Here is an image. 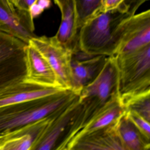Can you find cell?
Here are the masks:
<instances>
[{
	"instance_id": "6da1fadb",
	"label": "cell",
	"mask_w": 150,
	"mask_h": 150,
	"mask_svg": "<svg viewBox=\"0 0 150 150\" xmlns=\"http://www.w3.org/2000/svg\"><path fill=\"white\" fill-rule=\"evenodd\" d=\"M148 1L125 0L117 8L89 19L80 29V51L90 56L109 57L110 45L115 33Z\"/></svg>"
},
{
	"instance_id": "7a4b0ae2",
	"label": "cell",
	"mask_w": 150,
	"mask_h": 150,
	"mask_svg": "<svg viewBox=\"0 0 150 150\" xmlns=\"http://www.w3.org/2000/svg\"><path fill=\"white\" fill-rule=\"evenodd\" d=\"M78 95L68 90L52 96L0 108V135L48 116Z\"/></svg>"
},
{
	"instance_id": "3957f363",
	"label": "cell",
	"mask_w": 150,
	"mask_h": 150,
	"mask_svg": "<svg viewBox=\"0 0 150 150\" xmlns=\"http://www.w3.org/2000/svg\"><path fill=\"white\" fill-rule=\"evenodd\" d=\"M114 56L119 69V97L150 92V44Z\"/></svg>"
},
{
	"instance_id": "277c9868",
	"label": "cell",
	"mask_w": 150,
	"mask_h": 150,
	"mask_svg": "<svg viewBox=\"0 0 150 150\" xmlns=\"http://www.w3.org/2000/svg\"><path fill=\"white\" fill-rule=\"evenodd\" d=\"M150 44V10L135 14L124 23L111 39L110 56L124 55Z\"/></svg>"
},
{
	"instance_id": "5b68a950",
	"label": "cell",
	"mask_w": 150,
	"mask_h": 150,
	"mask_svg": "<svg viewBox=\"0 0 150 150\" xmlns=\"http://www.w3.org/2000/svg\"><path fill=\"white\" fill-rule=\"evenodd\" d=\"M28 44L35 48L50 66L59 86L71 90V63L73 52L62 44L55 36H35L30 40Z\"/></svg>"
},
{
	"instance_id": "8992f818",
	"label": "cell",
	"mask_w": 150,
	"mask_h": 150,
	"mask_svg": "<svg viewBox=\"0 0 150 150\" xmlns=\"http://www.w3.org/2000/svg\"><path fill=\"white\" fill-rule=\"evenodd\" d=\"M119 72L114 56L108 57L102 68L91 82L83 88L80 101L93 102L103 106L111 99L119 98Z\"/></svg>"
},
{
	"instance_id": "52a82bcc",
	"label": "cell",
	"mask_w": 150,
	"mask_h": 150,
	"mask_svg": "<svg viewBox=\"0 0 150 150\" xmlns=\"http://www.w3.org/2000/svg\"><path fill=\"white\" fill-rule=\"evenodd\" d=\"M81 105L79 96L54 111L32 150L54 149L62 133L73 123Z\"/></svg>"
},
{
	"instance_id": "ba28073f",
	"label": "cell",
	"mask_w": 150,
	"mask_h": 150,
	"mask_svg": "<svg viewBox=\"0 0 150 150\" xmlns=\"http://www.w3.org/2000/svg\"><path fill=\"white\" fill-rule=\"evenodd\" d=\"M23 76H17L0 84V108L52 96L68 90L27 83L23 81Z\"/></svg>"
},
{
	"instance_id": "9c48e42d",
	"label": "cell",
	"mask_w": 150,
	"mask_h": 150,
	"mask_svg": "<svg viewBox=\"0 0 150 150\" xmlns=\"http://www.w3.org/2000/svg\"><path fill=\"white\" fill-rule=\"evenodd\" d=\"M34 20L29 11L21 10L11 0H0V31L28 44L35 36Z\"/></svg>"
},
{
	"instance_id": "30bf717a",
	"label": "cell",
	"mask_w": 150,
	"mask_h": 150,
	"mask_svg": "<svg viewBox=\"0 0 150 150\" xmlns=\"http://www.w3.org/2000/svg\"><path fill=\"white\" fill-rule=\"evenodd\" d=\"M24 65L25 73L23 81L41 86L61 88L50 66L35 48L29 44L24 49Z\"/></svg>"
},
{
	"instance_id": "8fae6325",
	"label": "cell",
	"mask_w": 150,
	"mask_h": 150,
	"mask_svg": "<svg viewBox=\"0 0 150 150\" xmlns=\"http://www.w3.org/2000/svg\"><path fill=\"white\" fill-rule=\"evenodd\" d=\"M51 117L52 114L42 119L0 135V150H32Z\"/></svg>"
},
{
	"instance_id": "7c38bea8",
	"label": "cell",
	"mask_w": 150,
	"mask_h": 150,
	"mask_svg": "<svg viewBox=\"0 0 150 150\" xmlns=\"http://www.w3.org/2000/svg\"><path fill=\"white\" fill-rule=\"evenodd\" d=\"M125 112L119 98L111 99L93 113L83 128L74 137L66 150H71L84 136L109 126Z\"/></svg>"
},
{
	"instance_id": "4fadbf2b",
	"label": "cell",
	"mask_w": 150,
	"mask_h": 150,
	"mask_svg": "<svg viewBox=\"0 0 150 150\" xmlns=\"http://www.w3.org/2000/svg\"><path fill=\"white\" fill-rule=\"evenodd\" d=\"M105 56H90L86 58H76L72 56L71 63V89L79 95L84 87L97 76L107 58Z\"/></svg>"
},
{
	"instance_id": "5bb4252c",
	"label": "cell",
	"mask_w": 150,
	"mask_h": 150,
	"mask_svg": "<svg viewBox=\"0 0 150 150\" xmlns=\"http://www.w3.org/2000/svg\"><path fill=\"white\" fill-rule=\"evenodd\" d=\"M116 121L108 127L84 136L78 140L72 149L125 150L117 132Z\"/></svg>"
},
{
	"instance_id": "9a60e30c",
	"label": "cell",
	"mask_w": 150,
	"mask_h": 150,
	"mask_svg": "<svg viewBox=\"0 0 150 150\" xmlns=\"http://www.w3.org/2000/svg\"><path fill=\"white\" fill-rule=\"evenodd\" d=\"M74 0H70L61 13V22L55 37L73 54L80 51Z\"/></svg>"
},
{
	"instance_id": "2e32d148",
	"label": "cell",
	"mask_w": 150,
	"mask_h": 150,
	"mask_svg": "<svg viewBox=\"0 0 150 150\" xmlns=\"http://www.w3.org/2000/svg\"><path fill=\"white\" fill-rule=\"evenodd\" d=\"M116 129L125 150L150 149V139L144 136L130 120L126 111L117 120Z\"/></svg>"
},
{
	"instance_id": "e0dca14e",
	"label": "cell",
	"mask_w": 150,
	"mask_h": 150,
	"mask_svg": "<svg viewBox=\"0 0 150 150\" xmlns=\"http://www.w3.org/2000/svg\"><path fill=\"white\" fill-rule=\"evenodd\" d=\"M27 45L20 39L3 32L0 37V67L23 58Z\"/></svg>"
},
{
	"instance_id": "ac0fdd59",
	"label": "cell",
	"mask_w": 150,
	"mask_h": 150,
	"mask_svg": "<svg viewBox=\"0 0 150 150\" xmlns=\"http://www.w3.org/2000/svg\"><path fill=\"white\" fill-rule=\"evenodd\" d=\"M125 111L131 110L150 121V92L119 98Z\"/></svg>"
},
{
	"instance_id": "d6986e66",
	"label": "cell",
	"mask_w": 150,
	"mask_h": 150,
	"mask_svg": "<svg viewBox=\"0 0 150 150\" xmlns=\"http://www.w3.org/2000/svg\"><path fill=\"white\" fill-rule=\"evenodd\" d=\"M103 0H74L76 16V26L81 28L93 17L99 10Z\"/></svg>"
},
{
	"instance_id": "ffe728a7",
	"label": "cell",
	"mask_w": 150,
	"mask_h": 150,
	"mask_svg": "<svg viewBox=\"0 0 150 150\" xmlns=\"http://www.w3.org/2000/svg\"><path fill=\"white\" fill-rule=\"evenodd\" d=\"M126 112L130 120L140 132L147 138L150 139V122L134 111L128 110Z\"/></svg>"
},
{
	"instance_id": "44dd1931",
	"label": "cell",
	"mask_w": 150,
	"mask_h": 150,
	"mask_svg": "<svg viewBox=\"0 0 150 150\" xmlns=\"http://www.w3.org/2000/svg\"><path fill=\"white\" fill-rule=\"evenodd\" d=\"M125 0H103L101 6L93 16L117 8Z\"/></svg>"
},
{
	"instance_id": "7402d4cb",
	"label": "cell",
	"mask_w": 150,
	"mask_h": 150,
	"mask_svg": "<svg viewBox=\"0 0 150 150\" xmlns=\"http://www.w3.org/2000/svg\"><path fill=\"white\" fill-rule=\"evenodd\" d=\"M45 10L40 7L39 5L36 2L31 5L29 10L30 16L33 20L42 14V13Z\"/></svg>"
},
{
	"instance_id": "603a6c76",
	"label": "cell",
	"mask_w": 150,
	"mask_h": 150,
	"mask_svg": "<svg viewBox=\"0 0 150 150\" xmlns=\"http://www.w3.org/2000/svg\"><path fill=\"white\" fill-rule=\"evenodd\" d=\"M37 0H19L16 6L21 10L29 11L31 5L36 1Z\"/></svg>"
},
{
	"instance_id": "cb8c5ba5",
	"label": "cell",
	"mask_w": 150,
	"mask_h": 150,
	"mask_svg": "<svg viewBox=\"0 0 150 150\" xmlns=\"http://www.w3.org/2000/svg\"><path fill=\"white\" fill-rule=\"evenodd\" d=\"M35 2L44 10L50 8L52 6L51 0H37Z\"/></svg>"
},
{
	"instance_id": "d4e9b609",
	"label": "cell",
	"mask_w": 150,
	"mask_h": 150,
	"mask_svg": "<svg viewBox=\"0 0 150 150\" xmlns=\"http://www.w3.org/2000/svg\"><path fill=\"white\" fill-rule=\"evenodd\" d=\"M55 4L58 7L61 13L63 12L66 6L70 0H53Z\"/></svg>"
},
{
	"instance_id": "484cf974",
	"label": "cell",
	"mask_w": 150,
	"mask_h": 150,
	"mask_svg": "<svg viewBox=\"0 0 150 150\" xmlns=\"http://www.w3.org/2000/svg\"><path fill=\"white\" fill-rule=\"evenodd\" d=\"M19 0H12V1L13 2V3L15 5H16L17 4V3H18V1H19Z\"/></svg>"
},
{
	"instance_id": "4316f807",
	"label": "cell",
	"mask_w": 150,
	"mask_h": 150,
	"mask_svg": "<svg viewBox=\"0 0 150 150\" xmlns=\"http://www.w3.org/2000/svg\"><path fill=\"white\" fill-rule=\"evenodd\" d=\"M3 32H2V31H0V37L1 36V35H2V33H3Z\"/></svg>"
},
{
	"instance_id": "83f0119b",
	"label": "cell",
	"mask_w": 150,
	"mask_h": 150,
	"mask_svg": "<svg viewBox=\"0 0 150 150\" xmlns=\"http://www.w3.org/2000/svg\"><path fill=\"white\" fill-rule=\"evenodd\" d=\"M11 1H12V0H11Z\"/></svg>"
}]
</instances>
